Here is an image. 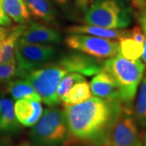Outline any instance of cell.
<instances>
[{"mask_svg": "<svg viewBox=\"0 0 146 146\" xmlns=\"http://www.w3.org/2000/svg\"><path fill=\"white\" fill-rule=\"evenodd\" d=\"M20 39L22 42L30 44L52 45L59 43L62 37L58 32L50 27L39 23L29 22Z\"/></svg>", "mask_w": 146, "mask_h": 146, "instance_id": "cell-10", "label": "cell"}, {"mask_svg": "<svg viewBox=\"0 0 146 146\" xmlns=\"http://www.w3.org/2000/svg\"><path fill=\"white\" fill-rule=\"evenodd\" d=\"M7 145V143L5 141H3V140H0V146H6Z\"/></svg>", "mask_w": 146, "mask_h": 146, "instance_id": "cell-33", "label": "cell"}, {"mask_svg": "<svg viewBox=\"0 0 146 146\" xmlns=\"http://www.w3.org/2000/svg\"><path fill=\"white\" fill-rule=\"evenodd\" d=\"M40 102L33 100H16L14 104V110L16 119L21 125L33 127L41 119L43 112Z\"/></svg>", "mask_w": 146, "mask_h": 146, "instance_id": "cell-12", "label": "cell"}, {"mask_svg": "<svg viewBox=\"0 0 146 146\" xmlns=\"http://www.w3.org/2000/svg\"><path fill=\"white\" fill-rule=\"evenodd\" d=\"M102 70L109 72L115 80L119 89L121 102L125 106L132 107L138 86L145 70L144 63L140 59H127L119 53L105 60Z\"/></svg>", "mask_w": 146, "mask_h": 146, "instance_id": "cell-2", "label": "cell"}, {"mask_svg": "<svg viewBox=\"0 0 146 146\" xmlns=\"http://www.w3.org/2000/svg\"><path fill=\"white\" fill-rule=\"evenodd\" d=\"M131 37L133 38L138 44L144 46V33L141 26H135L131 30Z\"/></svg>", "mask_w": 146, "mask_h": 146, "instance_id": "cell-25", "label": "cell"}, {"mask_svg": "<svg viewBox=\"0 0 146 146\" xmlns=\"http://www.w3.org/2000/svg\"><path fill=\"white\" fill-rule=\"evenodd\" d=\"M104 146H113V145H104Z\"/></svg>", "mask_w": 146, "mask_h": 146, "instance_id": "cell-34", "label": "cell"}, {"mask_svg": "<svg viewBox=\"0 0 146 146\" xmlns=\"http://www.w3.org/2000/svg\"><path fill=\"white\" fill-rule=\"evenodd\" d=\"M133 113L138 125L141 127H146V72L141 81Z\"/></svg>", "mask_w": 146, "mask_h": 146, "instance_id": "cell-20", "label": "cell"}, {"mask_svg": "<svg viewBox=\"0 0 146 146\" xmlns=\"http://www.w3.org/2000/svg\"><path fill=\"white\" fill-rule=\"evenodd\" d=\"M65 42L70 49L102 60L115 56L119 49L118 40L86 34H69Z\"/></svg>", "mask_w": 146, "mask_h": 146, "instance_id": "cell-7", "label": "cell"}, {"mask_svg": "<svg viewBox=\"0 0 146 146\" xmlns=\"http://www.w3.org/2000/svg\"><path fill=\"white\" fill-rule=\"evenodd\" d=\"M3 11L11 20L21 25L30 22L31 15L25 0H2Z\"/></svg>", "mask_w": 146, "mask_h": 146, "instance_id": "cell-18", "label": "cell"}, {"mask_svg": "<svg viewBox=\"0 0 146 146\" xmlns=\"http://www.w3.org/2000/svg\"><path fill=\"white\" fill-rule=\"evenodd\" d=\"M20 128L21 123L15 115L12 100L0 93V131L15 132Z\"/></svg>", "mask_w": 146, "mask_h": 146, "instance_id": "cell-15", "label": "cell"}, {"mask_svg": "<svg viewBox=\"0 0 146 146\" xmlns=\"http://www.w3.org/2000/svg\"><path fill=\"white\" fill-rule=\"evenodd\" d=\"M133 6L137 9L141 10L146 7V0H131Z\"/></svg>", "mask_w": 146, "mask_h": 146, "instance_id": "cell-28", "label": "cell"}, {"mask_svg": "<svg viewBox=\"0 0 146 146\" xmlns=\"http://www.w3.org/2000/svg\"><path fill=\"white\" fill-rule=\"evenodd\" d=\"M16 76V61L15 56L7 62L0 63V83H8Z\"/></svg>", "mask_w": 146, "mask_h": 146, "instance_id": "cell-23", "label": "cell"}, {"mask_svg": "<svg viewBox=\"0 0 146 146\" xmlns=\"http://www.w3.org/2000/svg\"><path fill=\"white\" fill-rule=\"evenodd\" d=\"M11 25V20L7 16L2 5V0H0V26H10Z\"/></svg>", "mask_w": 146, "mask_h": 146, "instance_id": "cell-26", "label": "cell"}, {"mask_svg": "<svg viewBox=\"0 0 146 146\" xmlns=\"http://www.w3.org/2000/svg\"><path fill=\"white\" fill-rule=\"evenodd\" d=\"M58 4H64V3H67V1L68 0H54Z\"/></svg>", "mask_w": 146, "mask_h": 146, "instance_id": "cell-30", "label": "cell"}, {"mask_svg": "<svg viewBox=\"0 0 146 146\" xmlns=\"http://www.w3.org/2000/svg\"><path fill=\"white\" fill-rule=\"evenodd\" d=\"M26 27L27 25H21L10 28L4 34L0 35V63L7 62L15 56L16 42Z\"/></svg>", "mask_w": 146, "mask_h": 146, "instance_id": "cell-14", "label": "cell"}, {"mask_svg": "<svg viewBox=\"0 0 146 146\" xmlns=\"http://www.w3.org/2000/svg\"><path fill=\"white\" fill-rule=\"evenodd\" d=\"M143 146H146V132L143 137Z\"/></svg>", "mask_w": 146, "mask_h": 146, "instance_id": "cell-32", "label": "cell"}, {"mask_svg": "<svg viewBox=\"0 0 146 146\" xmlns=\"http://www.w3.org/2000/svg\"><path fill=\"white\" fill-rule=\"evenodd\" d=\"M91 94H92L89 87V84L85 80L76 84L68 91V93L63 98L61 102L63 103V106L79 104L90 98Z\"/></svg>", "mask_w": 146, "mask_h": 146, "instance_id": "cell-19", "label": "cell"}, {"mask_svg": "<svg viewBox=\"0 0 146 146\" xmlns=\"http://www.w3.org/2000/svg\"><path fill=\"white\" fill-rule=\"evenodd\" d=\"M33 146H66L68 127L65 114L57 106H49L29 133Z\"/></svg>", "mask_w": 146, "mask_h": 146, "instance_id": "cell-4", "label": "cell"}, {"mask_svg": "<svg viewBox=\"0 0 146 146\" xmlns=\"http://www.w3.org/2000/svg\"><path fill=\"white\" fill-rule=\"evenodd\" d=\"M89 87L94 97L105 100L120 101L119 89L117 83L114 77L105 70L95 75L90 81Z\"/></svg>", "mask_w": 146, "mask_h": 146, "instance_id": "cell-11", "label": "cell"}, {"mask_svg": "<svg viewBox=\"0 0 146 146\" xmlns=\"http://www.w3.org/2000/svg\"><path fill=\"white\" fill-rule=\"evenodd\" d=\"M85 80V78L82 75H80L78 73L71 72L65 75L63 79L60 80L57 87V95L60 102H62L63 98L67 95L68 91L72 88L76 84L79 83L80 81Z\"/></svg>", "mask_w": 146, "mask_h": 146, "instance_id": "cell-22", "label": "cell"}, {"mask_svg": "<svg viewBox=\"0 0 146 146\" xmlns=\"http://www.w3.org/2000/svg\"><path fill=\"white\" fill-rule=\"evenodd\" d=\"M30 15L37 20L54 25L56 12L50 0H25Z\"/></svg>", "mask_w": 146, "mask_h": 146, "instance_id": "cell-16", "label": "cell"}, {"mask_svg": "<svg viewBox=\"0 0 146 146\" xmlns=\"http://www.w3.org/2000/svg\"><path fill=\"white\" fill-rule=\"evenodd\" d=\"M103 63L104 61L102 59L76 50L62 55L57 63L66 69L68 72L92 76L102 71Z\"/></svg>", "mask_w": 146, "mask_h": 146, "instance_id": "cell-9", "label": "cell"}, {"mask_svg": "<svg viewBox=\"0 0 146 146\" xmlns=\"http://www.w3.org/2000/svg\"><path fill=\"white\" fill-rule=\"evenodd\" d=\"M110 145L143 146L132 107L123 104V109L115 121L110 136Z\"/></svg>", "mask_w": 146, "mask_h": 146, "instance_id": "cell-8", "label": "cell"}, {"mask_svg": "<svg viewBox=\"0 0 146 146\" xmlns=\"http://www.w3.org/2000/svg\"><path fill=\"white\" fill-rule=\"evenodd\" d=\"M68 34H86L90 36H98L111 40H119L124 36H130L131 30L108 29L104 27L84 25H72L66 29Z\"/></svg>", "mask_w": 146, "mask_h": 146, "instance_id": "cell-13", "label": "cell"}, {"mask_svg": "<svg viewBox=\"0 0 146 146\" xmlns=\"http://www.w3.org/2000/svg\"><path fill=\"white\" fill-rule=\"evenodd\" d=\"M137 21L141 26V29L144 33V46H143V53H142V62L146 66V7L143 9L139 10V12L136 15Z\"/></svg>", "mask_w": 146, "mask_h": 146, "instance_id": "cell-24", "label": "cell"}, {"mask_svg": "<svg viewBox=\"0 0 146 146\" xmlns=\"http://www.w3.org/2000/svg\"><path fill=\"white\" fill-rule=\"evenodd\" d=\"M132 20V9L127 0H94L85 11L87 25L123 29Z\"/></svg>", "mask_w": 146, "mask_h": 146, "instance_id": "cell-3", "label": "cell"}, {"mask_svg": "<svg viewBox=\"0 0 146 146\" xmlns=\"http://www.w3.org/2000/svg\"><path fill=\"white\" fill-rule=\"evenodd\" d=\"M19 146H33V145H30V144H29V143H28V142H25V143L21 144V145H20Z\"/></svg>", "mask_w": 146, "mask_h": 146, "instance_id": "cell-31", "label": "cell"}, {"mask_svg": "<svg viewBox=\"0 0 146 146\" xmlns=\"http://www.w3.org/2000/svg\"><path fill=\"white\" fill-rule=\"evenodd\" d=\"M6 92L14 100L27 99L42 102L40 96L25 80H11L7 83Z\"/></svg>", "mask_w": 146, "mask_h": 146, "instance_id": "cell-17", "label": "cell"}, {"mask_svg": "<svg viewBox=\"0 0 146 146\" xmlns=\"http://www.w3.org/2000/svg\"><path fill=\"white\" fill-rule=\"evenodd\" d=\"M91 1L92 0H76V3L80 10L82 11H85L88 9L89 6L90 5Z\"/></svg>", "mask_w": 146, "mask_h": 146, "instance_id": "cell-27", "label": "cell"}, {"mask_svg": "<svg viewBox=\"0 0 146 146\" xmlns=\"http://www.w3.org/2000/svg\"><path fill=\"white\" fill-rule=\"evenodd\" d=\"M68 73L59 64H48L29 72L25 80L33 86L42 101L48 106L60 103L57 95V87L60 80Z\"/></svg>", "mask_w": 146, "mask_h": 146, "instance_id": "cell-5", "label": "cell"}, {"mask_svg": "<svg viewBox=\"0 0 146 146\" xmlns=\"http://www.w3.org/2000/svg\"><path fill=\"white\" fill-rule=\"evenodd\" d=\"M7 31V29H5V28H1V27H0V35L4 34Z\"/></svg>", "mask_w": 146, "mask_h": 146, "instance_id": "cell-29", "label": "cell"}, {"mask_svg": "<svg viewBox=\"0 0 146 146\" xmlns=\"http://www.w3.org/2000/svg\"><path fill=\"white\" fill-rule=\"evenodd\" d=\"M56 55V49L52 45L30 44L17 41L15 49L16 76L25 78L32 71L50 62Z\"/></svg>", "mask_w": 146, "mask_h": 146, "instance_id": "cell-6", "label": "cell"}, {"mask_svg": "<svg viewBox=\"0 0 146 146\" xmlns=\"http://www.w3.org/2000/svg\"><path fill=\"white\" fill-rule=\"evenodd\" d=\"M119 53L123 56L130 60H138L143 53V46L138 44L130 36H124L119 40Z\"/></svg>", "mask_w": 146, "mask_h": 146, "instance_id": "cell-21", "label": "cell"}, {"mask_svg": "<svg viewBox=\"0 0 146 146\" xmlns=\"http://www.w3.org/2000/svg\"><path fill=\"white\" fill-rule=\"evenodd\" d=\"M123 109L119 100L94 97L81 103L64 106L68 127L66 146L110 145V136Z\"/></svg>", "mask_w": 146, "mask_h": 146, "instance_id": "cell-1", "label": "cell"}]
</instances>
